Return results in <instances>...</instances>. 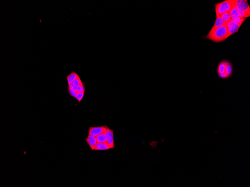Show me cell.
I'll list each match as a JSON object with an SVG mask.
<instances>
[{"label": "cell", "mask_w": 250, "mask_h": 187, "mask_svg": "<svg viewBox=\"0 0 250 187\" xmlns=\"http://www.w3.org/2000/svg\"><path fill=\"white\" fill-rule=\"evenodd\" d=\"M217 70L218 76L221 78L227 79L233 73V65L229 61H222L219 64Z\"/></svg>", "instance_id": "1"}, {"label": "cell", "mask_w": 250, "mask_h": 187, "mask_svg": "<svg viewBox=\"0 0 250 187\" xmlns=\"http://www.w3.org/2000/svg\"><path fill=\"white\" fill-rule=\"evenodd\" d=\"M228 29L226 23L224 25L217 28L212 33L208 34L206 37L215 43L224 41L225 40Z\"/></svg>", "instance_id": "2"}, {"label": "cell", "mask_w": 250, "mask_h": 187, "mask_svg": "<svg viewBox=\"0 0 250 187\" xmlns=\"http://www.w3.org/2000/svg\"><path fill=\"white\" fill-rule=\"evenodd\" d=\"M236 0H226L216 4L215 9L217 17H220L223 13L230 12L236 6Z\"/></svg>", "instance_id": "3"}, {"label": "cell", "mask_w": 250, "mask_h": 187, "mask_svg": "<svg viewBox=\"0 0 250 187\" xmlns=\"http://www.w3.org/2000/svg\"><path fill=\"white\" fill-rule=\"evenodd\" d=\"M109 128L106 125L100 127H90L88 129V135L96 137L106 132Z\"/></svg>", "instance_id": "4"}, {"label": "cell", "mask_w": 250, "mask_h": 187, "mask_svg": "<svg viewBox=\"0 0 250 187\" xmlns=\"http://www.w3.org/2000/svg\"><path fill=\"white\" fill-rule=\"evenodd\" d=\"M236 7L240 11H250V6L246 0H236Z\"/></svg>", "instance_id": "5"}, {"label": "cell", "mask_w": 250, "mask_h": 187, "mask_svg": "<svg viewBox=\"0 0 250 187\" xmlns=\"http://www.w3.org/2000/svg\"><path fill=\"white\" fill-rule=\"evenodd\" d=\"M107 142L106 143L111 147L112 149L115 148V147L114 130L108 129L106 132Z\"/></svg>", "instance_id": "6"}, {"label": "cell", "mask_w": 250, "mask_h": 187, "mask_svg": "<svg viewBox=\"0 0 250 187\" xmlns=\"http://www.w3.org/2000/svg\"><path fill=\"white\" fill-rule=\"evenodd\" d=\"M85 140L90 148L91 150L92 151H95V146L98 143L96 137L88 135Z\"/></svg>", "instance_id": "7"}, {"label": "cell", "mask_w": 250, "mask_h": 187, "mask_svg": "<svg viewBox=\"0 0 250 187\" xmlns=\"http://www.w3.org/2000/svg\"><path fill=\"white\" fill-rule=\"evenodd\" d=\"M241 25L242 24H237V23H235L234 24L231 26L229 27L228 29L227 34H226V37H225V40L229 37L231 35L238 32Z\"/></svg>", "instance_id": "8"}, {"label": "cell", "mask_w": 250, "mask_h": 187, "mask_svg": "<svg viewBox=\"0 0 250 187\" xmlns=\"http://www.w3.org/2000/svg\"><path fill=\"white\" fill-rule=\"evenodd\" d=\"M226 23H225V22L224 21V20L220 17H217V19L215 20L214 25H213L212 28L209 34L212 33L217 28L222 26L224 25Z\"/></svg>", "instance_id": "9"}, {"label": "cell", "mask_w": 250, "mask_h": 187, "mask_svg": "<svg viewBox=\"0 0 250 187\" xmlns=\"http://www.w3.org/2000/svg\"><path fill=\"white\" fill-rule=\"evenodd\" d=\"M112 149L107 143H98L95 146V151H105Z\"/></svg>", "instance_id": "10"}, {"label": "cell", "mask_w": 250, "mask_h": 187, "mask_svg": "<svg viewBox=\"0 0 250 187\" xmlns=\"http://www.w3.org/2000/svg\"><path fill=\"white\" fill-rule=\"evenodd\" d=\"M83 82L79 76L75 80H74L68 86V87L72 88L73 91H77L78 87Z\"/></svg>", "instance_id": "11"}, {"label": "cell", "mask_w": 250, "mask_h": 187, "mask_svg": "<svg viewBox=\"0 0 250 187\" xmlns=\"http://www.w3.org/2000/svg\"><path fill=\"white\" fill-rule=\"evenodd\" d=\"M78 76V75L75 72H72V73L70 74L69 75L67 76L66 78L67 80L68 86L74 80H75Z\"/></svg>", "instance_id": "12"}, {"label": "cell", "mask_w": 250, "mask_h": 187, "mask_svg": "<svg viewBox=\"0 0 250 187\" xmlns=\"http://www.w3.org/2000/svg\"><path fill=\"white\" fill-rule=\"evenodd\" d=\"M106 132L96 136V140L98 143L106 142L107 138H106Z\"/></svg>", "instance_id": "13"}, {"label": "cell", "mask_w": 250, "mask_h": 187, "mask_svg": "<svg viewBox=\"0 0 250 187\" xmlns=\"http://www.w3.org/2000/svg\"><path fill=\"white\" fill-rule=\"evenodd\" d=\"M232 20H234L239 17L238 11L236 7H234L229 12Z\"/></svg>", "instance_id": "14"}, {"label": "cell", "mask_w": 250, "mask_h": 187, "mask_svg": "<svg viewBox=\"0 0 250 187\" xmlns=\"http://www.w3.org/2000/svg\"><path fill=\"white\" fill-rule=\"evenodd\" d=\"M220 17L224 20L225 23H227L232 20L229 12L223 13L221 15Z\"/></svg>", "instance_id": "15"}, {"label": "cell", "mask_w": 250, "mask_h": 187, "mask_svg": "<svg viewBox=\"0 0 250 187\" xmlns=\"http://www.w3.org/2000/svg\"><path fill=\"white\" fill-rule=\"evenodd\" d=\"M68 92L69 93L70 95L73 98H76V95H77L78 93V91H73L72 88H71L69 87H68Z\"/></svg>", "instance_id": "16"}, {"label": "cell", "mask_w": 250, "mask_h": 187, "mask_svg": "<svg viewBox=\"0 0 250 187\" xmlns=\"http://www.w3.org/2000/svg\"><path fill=\"white\" fill-rule=\"evenodd\" d=\"M85 93H79L78 92L77 95L76 97V99L78 101L79 104L81 102L82 99L84 96Z\"/></svg>", "instance_id": "17"}, {"label": "cell", "mask_w": 250, "mask_h": 187, "mask_svg": "<svg viewBox=\"0 0 250 187\" xmlns=\"http://www.w3.org/2000/svg\"><path fill=\"white\" fill-rule=\"evenodd\" d=\"M78 92L79 93H85V87H84V84L83 83H81L78 87Z\"/></svg>", "instance_id": "18"}, {"label": "cell", "mask_w": 250, "mask_h": 187, "mask_svg": "<svg viewBox=\"0 0 250 187\" xmlns=\"http://www.w3.org/2000/svg\"><path fill=\"white\" fill-rule=\"evenodd\" d=\"M234 22L235 23H237V24H242L244 21H245V18H241L238 17L237 18L233 20Z\"/></svg>", "instance_id": "19"}]
</instances>
